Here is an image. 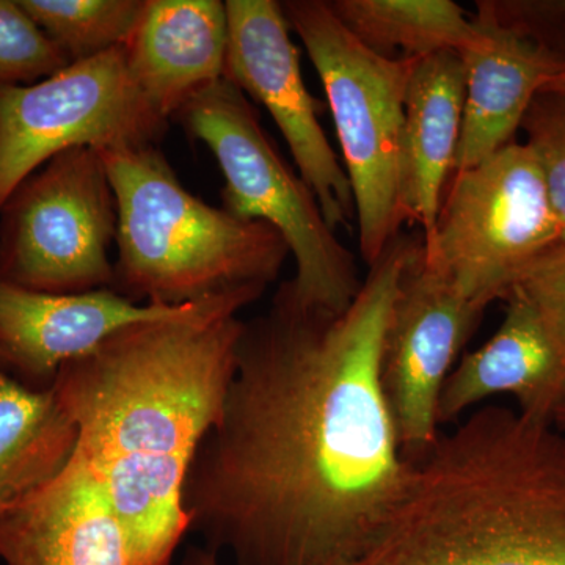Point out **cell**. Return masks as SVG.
I'll use <instances>...</instances> for the list:
<instances>
[{
    "label": "cell",
    "mask_w": 565,
    "mask_h": 565,
    "mask_svg": "<svg viewBox=\"0 0 565 565\" xmlns=\"http://www.w3.org/2000/svg\"><path fill=\"white\" fill-rule=\"evenodd\" d=\"M169 121L134 79L122 44L35 84L0 88V210L54 156L154 147Z\"/></svg>",
    "instance_id": "cell-9"
},
{
    "label": "cell",
    "mask_w": 565,
    "mask_h": 565,
    "mask_svg": "<svg viewBox=\"0 0 565 565\" xmlns=\"http://www.w3.org/2000/svg\"><path fill=\"white\" fill-rule=\"evenodd\" d=\"M68 65L20 0H0V88L35 84Z\"/></svg>",
    "instance_id": "cell-21"
},
{
    "label": "cell",
    "mask_w": 565,
    "mask_h": 565,
    "mask_svg": "<svg viewBox=\"0 0 565 565\" xmlns=\"http://www.w3.org/2000/svg\"><path fill=\"white\" fill-rule=\"evenodd\" d=\"M334 17L377 54L423 58L462 52L475 39L471 18L452 0H332Z\"/></svg>",
    "instance_id": "cell-19"
},
{
    "label": "cell",
    "mask_w": 565,
    "mask_h": 565,
    "mask_svg": "<svg viewBox=\"0 0 565 565\" xmlns=\"http://www.w3.org/2000/svg\"><path fill=\"white\" fill-rule=\"evenodd\" d=\"M178 307L137 305L115 292L28 291L0 281V367L32 390H50L63 364L129 323Z\"/></svg>",
    "instance_id": "cell-13"
},
{
    "label": "cell",
    "mask_w": 565,
    "mask_h": 565,
    "mask_svg": "<svg viewBox=\"0 0 565 565\" xmlns=\"http://www.w3.org/2000/svg\"><path fill=\"white\" fill-rule=\"evenodd\" d=\"M341 565H565V437L500 405L411 460L381 525Z\"/></svg>",
    "instance_id": "cell-3"
},
{
    "label": "cell",
    "mask_w": 565,
    "mask_h": 565,
    "mask_svg": "<svg viewBox=\"0 0 565 565\" xmlns=\"http://www.w3.org/2000/svg\"><path fill=\"white\" fill-rule=\"evenodd\" d=\"M504 24L565 55V0H490Z\"/></svg>",
    "instance_id": "cell-24"
},
{
    "label": "cell",
    "mask_w": 565,
    "mask_h": 565,
    "mask_svg": "<svg viewBox=\"0 0 565 565\" xmlns=\"http://www.w3.org/2000/svg\"><path fill=\"white\" fill-rule=\"evenodd\" d=\"M129 71L169 120L195 93L223 79L228 14L222 0H145L122 44Z\"/></svg>",
    "instance_id": "cell-16"
},
{
    "label": "cell",
    "mask_w": 565,
    "mask_h": 565,
    "mask_svg": "<svg viewBox=\"0 0 565 565\" xmlns=\"http://www.w3.org/2000/svg\"><path fill=\"white\" fill-rule=\"evenodd\" d=\"M484 311L427 262L419 239L401 275L381 355L382 392L405 459L426 455L440 437L441 390Z\"/></svg>",
    "instance_id": "cell-10"
},
{
    "label": "cell",
    "mask_w": 565,
    "mask_h": 565,
    "mask_svg": "<svg viewBox=\"0 0 565 565\" xmlns=\"http://www.w3.org/2000/svg\"><path fill=\"white\" fill-rule=\"evenodd\" d=\"M264 292L221 294L121 327L63 364L51 386L76 423L77 452L107 494L131 565H170L189 533V468L236 371L237 315Z\"/></svg>",
    "instance_id": "cell-2"
},
{
    "label": "cell",
    "mask_w": 565,
    "mask_h": 565,
    "mask_svg": "<svg viewBox=\"0 0 565 565\" xmlns=\"http://www.w3.org/2000/svg\"><path fill=\"white\" fill-rule=\"evenodd\" d=\"M476 6L475 39L459 52L465 106L455 173L512 143L534 99L565 70V55L504 24L490 0Z\"/></svg>",
    "instance_id": "cell-12"
},
{
    "label": "cell",
    "mask_w": 565,
    "mask_h": 565,
    "mask_svg": "<svg viewBox=\"0 0 565 565\" xmlns=\"http://www.w3.org/2000/svg\"><path fill=\"white\" fill-rule=\"evenodd\" d=\"M553 424H555L556 427H559V429L565 430V404L559 408V412H557Z\"/></svg>",
    "instance_id": "cell-27"
},
{
    "label": "cell",
    "mask_w": 565,
    "mask_h": 565,
    "mask_svg": "<svg viewBox=\"0 0 565 565\" xmlns=\"http://www.w3.org/2000/svg\"><path fill=\"white\" fill-rule=\"evenodd\" d=\"M117 223L99 151H63L22 181L0 210V281L44 294L111 289Z\"/></svg>",
    "instance_id": "cell-8"
},
{
    "label": "cell",
    "mask_w": 565,
    "mask_h": 565,
    "mask_svg": "<svg viewBox=\"0 0 565 565\" xmlns=\"http://www.w3.org/2000/svg\"><path fill=\"white\" fill-rule=\"evenodd\" d=\"M504 300L500 329L449 374L438 403L440 426L497 394H511L520 414L541 423L553 424L565 404L564 352L530 300L515 289Z\"/></svg>",
    "instance_id": "cell-15"
},
{
    "label": "cell",
    "mask_w": 565,
    "mask_h": 565,
    "mask_svg": "<svg viewBox=\"0 0 565 565\" xmlns=\"http://www.w3.org/2000/svg\"><path fill=\"white\" fill-rule=\"evenodd\" d=\"M99 154L117 200L115 292L181 307L277 280L291 250L269 223L196 199L156 147Z\"/></svg>",
    "instance_id": "cell-4"
},
{
    "label": "cell",
    "mask_w": 565,
    "mask_h": 565,
    "mask_svg": "<svg viewBox=\"0 0 565 565\" xmlns=\"http://www.w3.org/2000/svg\"><path fill=\"white\" fill-rule=\"evenodd\" d=\"M561 244L563 230L541 163L526 143L512 141L452 173L423 252L467 299L487 308Z\"/></svg>",
    "instance_id": "cell-7"
},
{
    "label": "cell",
    "mask_w": 565,
    "mask_h": 565,
    "mask_svg": "<svg viewBox=\"0 0 565 565\" xmlns=\"http://www.w3.org/2000/svg\"><path fill=\"white\" fill-rule=\"evenodd\" d=\"M77 440L54 390L29 388L0 367V509L61 475Z\"/></svg>",
    "instance_id": "cell-18"
},
{
    "label": "cell",
    "mask_w": 565,
    "mask_h": 565,
    "mask_svg": "<svg viewBox=\"0 0 565 565\" xmlns=\"http://www.w3.org/2000/svg\"><path fill=\"white\" fill-rule=\"evenodd\" d=\"M184 565H218L217 553L210 548L192 550L191 555L185 557Z\"/></svg>",
    "instance_id": "cell-25"
},
{
    "label": "cell",
    "mask_w": 565,
    "mask_h": 565,
    "mask_svg": "<svg viewBox=\"0 0 565 565\" xmlns=\"http://www.w3.org/2000/svg\"><path fill=\"white\" fill-rule=\"evenodd\" d=\"M419 237L399 234L343 313L282 281L244 321L217 424L185 479L189 531L236 565H341L411 468L381 385L386 323Z\"/></svg>",
    "instance_id": "cell-1"
},
{
    "label": "cell",
    "mask_w": 565,
    "mask_h": 565,
    "mask_svg": "<svg viewBox=\"0 0 565 565\" xmlns=\"http://www.w3.org/2000/svg\"><path fill=\"white\" fill-rule=\"evenodd\" d=\"M322 82L351 181L360 252L367 267L401 234L405 93L416 58L386 57L360 43L323 0L281 2Z\"/></svg>",
    "instance_id": "cell-6"
},
{
    "label": "cell",
    "mask_w": 565,
    "mask_h": 565,
    "mask_svg": "<svg viewBox=\"0 0 565 565\" xmlns=\"http://www.w3.org/2000/svg\"><path fill=\"white\" fill-rule=\"evenodd\" d=\"M542 93H552V95L565 96V70L561 71L559 74H556V76L545 85Z\"/></svg>",
    "instance_id": "cell-26"
},
{
    "label": "cell",
    "mask_w": 565,
    "mask_h": 565,
    "mask_svg": "<svg viewBox=\"0 0 565 565\" xmlns=\"http://www.w3.org/2000/svg\"><path fill=\"white\" fill-rule=\"evenodd\" d=\"M6 565H131L120 522L79 452L47 484L0 509Z\"/></svg>",
    "instance_id": "cell-14"
},
{
    "label": "cell",
    "mask_w": 565,
    "mask_h": 565,
    "mask_svg": "<svg viewBox=\"0 0 565 565\" xmlns=\"http://www.w3.org/2000/svg\"><path fill=\"white\" fill-rule=\"evenodd\" d=\"M512 289L530 300L565 355V244L531 264Z\"/></svg>",
    "instance_id": "cell-23"
},
{
    "label": "cell",
    "mask_w": 565,
    "mask_h": 565,
    "mask_svg": "<svg viewBox=\"0 0 565 565\" xmlns=\"http://www.w3.org/2000/svg\"><path fill=\"white\" fill-rule=\"evenodd\" d=\"M20 3L70 63L88 61L125 44L145 7V0H20Z\"/></svg>",
    "instance_id": "cell-20"
},
{
    "label": "cell",
    "mask_w": 565,
    "mask_h": 565,
    "mask_svg": "<svg viewBox=\"0 0 565 565\" xmlns=\"http://www.w3.org/2000/svg\"><path fill=\"white\" fill-rule=\"evenodd\" d=\"M225 7L228 47L223 79L248 93L273 115L300 177L337 232L338 226L355 218L352 185L319 122L321 104L305 85L281 2L226 0Z\"/></svg>",
    "instance_id": "cell-11"
},
{
    "label": "cell",
    "mask_w": 565,
    "mask_h": 565,
    "mask_svg": "<svg viewBox=\"0 0 565 565\" xmlns=\"http://www.w3.org/2000/svg\"><path fill=\"white\" fill-rule=\"evenodd\" d=\"M465 106V70L455 51L416 58L405 93L401 203L429 237L455 173Z\"/></svg>",
    "instance_id": "cell-17"
},
{
    "label": "cell",
    "mask_w": 565,
    "mask_h": 565,
    "mask_svg": "<svg viewBox=\"0 0 565 565\" xmlns=\"http://www.w3.org/2000/svg\"><path fill=\"white\" fill-rule=\"evenodd\" d=\"M522 128L526 145L544 172L550 199L565 244V96L542 93L527 110Z\"/></svg>",
    "instance_id": "cell-22"
},
{
    "label": "cell",
    "mask_w": 565,
    "mask_h": 565,
    "mask_svg": "<svg viewBox=\"0 0 565 565\" xmlns=\"http://www.w3.org/2000/svg\"><path fill=\"white\" fill-rule=\"evenodd\" d=\"M188 136L203 141L221 167L223 210L269 223L285 237L297 273L294 292L305 303L343 313L363 281L355 258L323 217L310 185L275 147L258 111L232 82L195 93L173 115Z\"/></svg>",
    "instance_id": "cell-5"
}]
</instances>
